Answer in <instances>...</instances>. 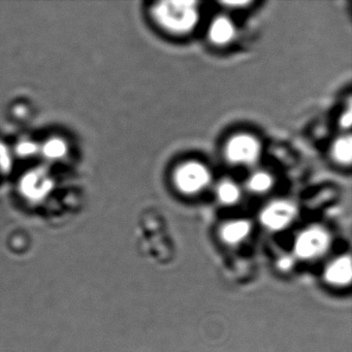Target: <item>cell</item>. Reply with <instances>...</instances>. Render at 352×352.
<instances>
[{
	"mask_svg": "<svg viewBox=\"0 0 352 352\" xmlns=\"http://www.w3.org/2000/svg\"><path fill=\"white\" fill-rule=\"evenodd\" d=\"M155 16L164 28L174 32H189L199 18L195 1H164L156 6Z\"/></svg>",
	"mask_w": 352,
	"mask_h": 352,
	"instance_id": "obj_1",
	"label": "cell"
},
{
	"mask_svg": "<svg viewBox=\"0 0 352 352\" xmlns=\"http://www.w3.org/2000/svg\"><path fill=\"white\" fill-rule=\"evenodd\" d=\"M175 180L183 192L195 193L208 184L210 174L203 164L189 162L177 170Z\"/></svg>",
	"mask_w": 352,
	"mask_h": 352,
	"instance_id": "obj_2",
	"label": "cell"
},
{
	"mask_svg": "<svg viewBox=\"0 0 352 352\" xmlns=\"http://www.w3.org/2000/svg\"><path fill=\"white\" fill-rule=\"evenodd\" d=\"M261 146L254 138L241 135L228 143L226 154L230 162L236 164H251L258 157Z\"/></svg>",
	"mask_w": 352,
	"mask_h": 352,
	"instance_id": "obj_3",
	"label": "cell"
},
{
	"mask_svg": "<svg viewBox=\"0 0 352 352\" xmlns=\"http://www.w3.org/2000/svg\"><path fill=\"white\" fill-rule=\"evenodd\" d=\"M327 234L319 228H312L300 234L296 242V253L300 257L309 258L320 254L327 246Z\"/></svg>",
	"mask_w": 352,
	"mask_h": 352,
	"instance_id": "obj_4",
	"label": "cell"
},
{
	"mask_svg": "<svg viewBox=\"0 0 352 352\" xmlns=\"http://www.w3.org/2000/svg\"><path fill=\"white\" fill-rule=\"evenodd\" d=\"M294 215V210L289 204L279 201L269 206L261 215V221L272 230H280L289 223Z\"/></svg>",
	"mask_w": 352,
	"mask_h": 352,
	"instance_id": "obj_5",
	"label": "cell"
},
{
	"mask_svg": "<svg viewBox=\"0 0 352 352\" xmlns=\"http://www.w3.org/2000/svg\"><path fill=\"white\" fill-rule=\"evenodd\" d=\"M351 261L341 258L336 261L327 272V279L333 284H346L351 279Z\"/></svg>",
	"mask_w": 352,
	"mask_h": 352,
	"instance_id": "obj_6",
	"label": "cell"
},
{
	"mask_svg": "<svg viewBox=\"0 0 352 352\" xmlns=\"http://www.w3.org/2000/svg\"><path fill=\"white\" fill-rule=\"evenodd\" d=\"M234 36V26L226 18H218L211 26L210 38L215 44L223 45Z\"/></svg>",
	"mask_w": 352,
	"mask_h": 352,
	"instance_id": "obj_7",
	"label": "cell"
},
{
	"mask_svg": "<svg viewBox=\"0 0 352 352\" xmlns=\"http://www.w3.org/2000/svg\"><path fill=\"white\" fill-rule=\"evenodd\" d=\"M250 226L246 221H234L228 224L222 230V236L226 242L236 243L248 234Z\"/></svg>",
	"mask_w": 352,
	"mask_h": 352,
	"instance_id": "obj_8",
	"label": "cell"
},
{
	"mask_svg": "<svg viewBox=\"0 0 352 352\" xmlns=\"http://www.w3.org/2000/svg\"><path fill=\"white\" fill-rule=\"evenodd\" d=\"M333 155L338 162H342V164H349L352 157L351 138L340 139L333 148Z\"/></svg>",
	"mask_w": 352,
	"mask_h": 352,
	"instance_id": "obj_9",
	"label": "cell"
},
{
	"mask_svg": "<svg viewBox=\"0 0 352 352\" xmlns=\"http://www.w3.org/2000/svg\"><path fill=\"white\" fill-rule=\"evenodd\" d=\"M218 197L223 203L234 204L240 197V190L234 183H222L218 188Z\"/></svg>",
	"mask_w": 352,
	"mask_h": 352,
	"instance_id": "obj_10",
	"label": "cell"
},
{
	"mask_svg": "<svg viewBox=\"0 0 352 352\" xmlns=\"http://www.w3.org/2000/svg\"><path fill=\"white\" fill-rule=\"evenodd\" d=\"M272 180L271 176L267 173H257L254 176L251 177L249 180V187L251 190L256 191V192H263L267 191V189L271 188Z\"/></svg>",
	"mask_w": 352,
	"mask_h": 352,
	"instance_id": "obj_11",
	"label": "cell"
},
{
	"mask_svg": "<svg viewBox=\"0 0 352 352\" xmlns=\"http://www.w3.org/2000/svg\"><path fill=\"white\" fill-rule=\"evenodd\" d=\"M351 122H352L351 112H350V111H348V112L346 113V114L344 115L343 117H342L341 124H342V126L349 127L350 125H351Z\"/></svg>",
	"mask_w": 352,
	"mask_h": 352,
	"instance_id": "obj_12",
	"label": "cell"
},
{
	"mask_svg": "<svg viewBox=\"0 0 352 352\" xmlns=\"http://www.w3.org/2000/svg\"><path fill=\"white\" fill-rule=\"evenodd\" d=\"M281 265L283 267H289V261H288V259H284V261L281 263Z\"/></svg>",
	"mask_w": 352,
	"mask_h": 352,
	"instance_id": "obj_13",
	"label": "cell"
}]
</instances>
